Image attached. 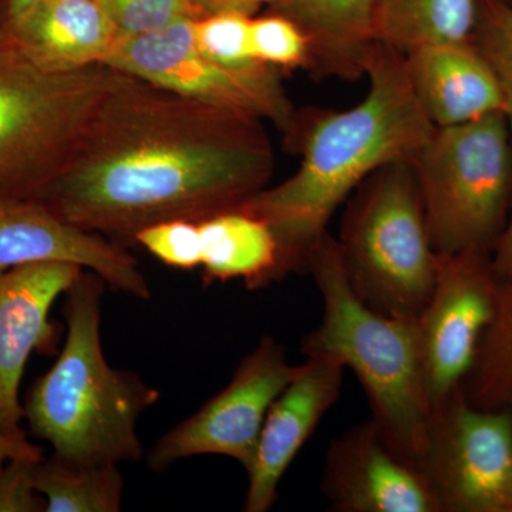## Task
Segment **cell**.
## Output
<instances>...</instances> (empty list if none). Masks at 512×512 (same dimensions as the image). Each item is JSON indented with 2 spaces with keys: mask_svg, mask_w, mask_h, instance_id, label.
<instances>
[{
  "mask_svg": "<svg viewBox=\"0 0 512 512\" xmlns=\"http://www.w3.org/2000/svg\"><path fill=\"white\" fill-rule=\"evenodd\" d=\"M343 207L333 237L353 292L376 311L417 318L433 289L437 254L410 158L370 174Z\"/></svg>",
  "mask_w": 512,
  "mask_h": 512,
  "instance_id": "cell-6",
  "label": "cell"
},
{
  "mask_svg": "<svg viewBox=\"0 0 512 512\" xmlns=\"http://www.w3.org/2000/svg\"><path fill=\"white\" fill-rule=\"evenodd\" d=\"M471 43L490 64L500 83L505 116L512 127V8L500 0H480Z\"/></svg>",
  "mask_w": 512,
  "mask_h": 512,
  "instance_id": "cell-23",
  "label": "cell"
},
{
  "mask_svg": "<svg viewBox=\"0 0 512 512\" xmlns=\"http://www.w3.org/2000/svg\"><path fill=\"white\" fill-rule=\"evenodd\" d=\"M369 89L348 110H303L293 143L298 170L239 207L261 218L278 245L276 282L306 272L330 220L370 174L410 158L434 127L407 77L404 56L379 45L366 74Z\"/></svg>",
  "mask_w": 512,
  "mask_h": 512,
  "instance_id": "cell-2",
  "label": "cell"
},
{
  "mask_svg": "<svg viewBox=\"0 0 512 512\" xmlns=\"http://www.w3.org/2000/svg\"><path fill=\"white\" fill-rule=\"evenodd\" d=\"M320 490L339 512H439L420 467L372 419L330 441Z\"/></svg>",
  "mask_w": 512,
  "mask_h": 512,
  "instance_id": "cell-13",
  "label": "cell"
},
{
  "mask_svg": "<svg viewBox=\"0 0 512 512\" xmlns=\"http://www.w3.org/2000/svg\"><path fill=\"white\" fill-rule=\"evenodd\" d=\"M376 9L377 0H275L264 12L288 19L302 33L311 79L355 83L379 49Z\"/></svg>",
  "mask_w": 512,
  "mask_h": 512,
  "instance_id": "cell-17",
  "label": "cell"
},
{
  "mask_svg": "<svg viewBox=\"0 0 512 512\" xmlns=\"http://www.w3.org/2000/svg\"><path fill=\"white\" fill-rule=\"evenodd\" d=\"M306 272L322 296L319 325L305 336V356H323L352 370L363 387L373 423L399 453L419 466L433 413L417 318L386 315L353 292L336 239L320 237Z\"/></svg>",
  "mask_w": 512,
  "mask_h": 512,
  "instance_id": "cell-4",
  "label": "cell"
},
{
  "mask_svg": "<svg viewBox=\"0 0 512 512\" xmlns=\"http://www.w3.org/2000/svg\"><path fill=\"white\" fill-rule=\"evenodd\" d=\"M194 20L121 37L107 64L191 99L258 117L272 124L292 148L302 111L286 92L282 70L268 64L234 69L218 63L195 45Z\"/></svg>",
  "mask_w": 512,
  "mask_h": 512,
  "instance_id": "cell-8",
  "label": "cell"
},
{
  "mask_svg": "<svg viewBox=\"0 0 512 512\" xmlns=\"http://www.w3.org/2000/svg\"><path fill=\"white\" fill-rule=\"evenodd\" d=\"M346 369L336 360L305 356L266 414L254 461L247 471L245 512L271 510L279 485L302 447L342 394Z\"/></svg>",
  "mask_w": 512,
  "mask_h": 512,
  "instance_id": "cell-15",
  "label": "cell"
},
{
  "mask_svg": "<svg viewBox=\"0 0 512 512\" xmlns=\"http://www.w3.org/2000/svg\"><path fill=\"white\" fill-rule=\"evenodd\" d=\"M36 0H9V19L15 18L20 13L25 12Z\"/></svg>",
  "mask_w": 512,
  "mask_h": 512,
  "instance_id": "cell-32",
  "label": "cell"
},
{
  "mask_svg": "<svg viewBox=\"0 0 512 512\" xmlns=\"http://www.w3.org/2000/svg\"><path fill=\"white\" fill-rule=\"evenodd\" d=\"M37 463L28 460H12L6 464L0 473V512L46 510L45 498L35 487Z\"/></svg>",
  "mask_w": 512,
  "mask_h": 512,
  "instance_id": "cell-28",
  "label": "cell"
},
{
  "mask_svg": "<svg viewBox=\"0 0 512 512\" xmlns=\"http://www.w3.org/2000/svg\"><path fill=\"white\" fill-rule=\"evenodd\" d=\"M500 2H503L504 5L510 6V8H512V0H500Z\"/></svg>",
  "mask_w": 512,
  "mask_h": 512,
  "instance_id": "cell-35",
  "label": "cell"
},
{
  "mask_svg": "<svg viewBox=\"0 0 512 512\" xmlns=\"http://www.w3.org/2000/svg\"><path fill=\"white\" fill-rule=\"evenodd\" d=\"M468 402L512 417V278L501 281L495 315L463 384Z\"/></svg>",
  "mask_w": 512,
  "mask_h": 512,
  "instance_id": "cell-22",
  "label": "cell"
},
{
  "mask_svg": "<svg viewBox=\"0 0 512 512\" xmlns=\"http://www.w3.org/2000/svg\"><path fill=\"white\" fill-rule=\"evenodd\" d=\"M507 512H512V485H511L510 495H508Z\"/></svg>",
  "mask_w": 512,
  "mask_h": 512,
  "instance_id": "cell-34",
  "label": "cell"
},
{
  "mask_svg": "<svg viewBox=\"0 0 512 512\" xmlns=\"http://www.w3.org/2000/svg\"><path fill=\"white\" fill-rule=\"evenodd\" d=\"M70 262H33L0 271V430L26 434L19 390L32 353L53 356L60 328L50 311L83 274Z\"/></svg>",
  "mask_w": 512,
  "mask_h": 512,
  "instance_id": "cell-12",
  "label": "cell"
},
{
  "mask_svg": "<svg viewBox=\"0 0 512 512\" xmlns=\"http://www.w3.org/2000/svg\"><path fill=\"white\" fill-rule=\"evenodd\" d=\"M296 370L284 346L274 336H262L220 393L156 441L146 456L148 468L163 473L187 458L222 456L248 471L266 414Z\"/></svg>",
  "mask_w": 512,
  "mask_h": 512,
  "instance_id": "cell-10",
  "label": "cell"
},
{
  "mask_svg": "<svg viewBox=\"0 0 512 512\" xmlns=\"http://www.w3.org/2000/svg\"><path fill=\"white\" fill-rule=\"evenodd\" d=\"M407 77L434 127L505 114L500 83L471 42L421 47L404 56Z\"/></svg>",
  "mask_w": 512,
  "mask_h": 512,
  "instance_id": "cell-18",
  "label": "cell"
},
{
  "mask_svg": "<svg viewBox=\"0 0 512 512\" xmlns=\"http://www.w3.org/2000/svg\"><path fill=\"white\" fill-rule=\"evenodd\" d=\"M127 77L109 64L55 72L0 39V201L42 200Z\"/></svg>",
  "mask_w": 512,
  "mask_h": 512,
  "instance_id": "cell-5",
  "label": "cell"
},
{
  "mask_svg": "<svg viewBox=\"0 0 512 512\" xmlns=\"http://www.w3.org/2000/svg\"><path fill=\"white\" fill-rule=\"evenodd\" d=\"M419 467L439 512H507L512 417L474 406L460 387L434 407Z\"/></svg>",
  "mask_w": 512,
  "mask_h": 512,
  "instance_id": "cell-9",
  "label": "cell"
},
{
  "mask_svg": "<svg viewBox=\"0 0 512 512\" xmlns=\"http://www.w3.org/2000/svg\"><path fill=\"white\" fill-rule=\"evenodd\" d=\"M106 282L84 269L64 293L66 340L56 362L26 394L30 433L70 463H140L138 421L161 393L131 370L110 366L101 345Z\"/></svg>",
  "mask_w": 512,
  "mask_h": 512,
  "instance_id": "cell-3",
  "label": "cell"
},
{
  "mask_svg": "<svg viewBox=\"0 0 512 512\" xmlns=\"http://www.w3.org/2000/svg\"><path fill=\"white\" fill-rule=\"evenodd\" d=\"M478 9L480 0H377V42L403 56L421 47L471 42Z\"/></svg>",
  "mask_w": 512,
  "mask_h": 512,
  "instance_id": "cell-20",
  "label": "cell"
},
{
  "mask_svg": "<svg viewBox=\"0 0 512 512\" xmlns=\"http://www.w3.org/2000/svg\"><path fill=\"white\" fill-rule=\"evenodd\" d=\"M265 124L128 76L40 201L121 245L160 222L207 220L271 185Z\"/></svg>",
  "mask_w": 512,
  "mask_h": 512,
  "instance_id": "cell-1",
  "label": "cell"
},
{
  "mask_svg": "<svg viewBox=\"0 0 512 512\" xmlns=\"http://www.w3.org/2000/svg\"><path fill=\"white\" fill-rule=\"evenodd\" d=\"M70 262L113 291L148 301L151 286L126 245L76 227L42 201H0V271L33 262Z\"/></svg>",
  "mask_w": 512,
  "mask_h": 512,
  "instance_id": "cell-14",
  "label": "cell"
},
{
  "mask_svg": "<svg viewBox=\"0 0 512 512\" xmlns=\"http://www.w3.org/2000/svg\"><path fill=\"white\" fill-rule=\"evenodd\" d=\"M251 20L249 16L227 13L207 16L192 23L195 45L204 55L234 69L264 64L256 62L251 52Z\"/></svg>",
  "mask_w": 512,
  "mask_h": 512,
  "instance_id": "cell-24",
  "label": "cell"
},
{
  "mask_svg": "<svg viewBox=\"0 0 512 512\" xmlns=\"http://www.w3.org/2000/svg\"><path fill=\"white\" fill-rule=\"evenodd\" d=\"M43 458L42 447L30 443L26 434L3 433L0 430V473L12 460L40 461Z\"/></svg>",
  "mask_w": 512,
  "mask_h": 512,
  "instance_id": "cell-30",
  "label": "cell"
},
{
  "mask_svg": "<svg viewBox=\"0 0 512 512\" xmlns=\"http://www.w3.org/2000/svg\"><path fill=\"white\" fill-rule=\"evenodd\" d=\"M500 288L490 252L437 255L433 289L417 316L424 379L433 409L466 382L494 318Z\"/></svg>",
  "mask_w": 512,
  "mask_h": 512,
  "instance_id": "cell-11",
  "label": "cell"
},
{
  "mask_svg": "<svg viewBox=\"0 0 512 512\" xmlns=\"http://www.w3.org/2000/svg\"><path fill=\"white\" fill-rule=\"evenodd\" d=\"M493 265L501 281L512 278V208L500 239L493 249Z\"/></svg>",
  "mask_w": 512,
  "mask_h": 512,
  "instance_id": "cell-31",
  "label": "cell"
},
{
  "mask_svg": "<svg viewBox=\"0 0 512 512\" xmlns=\"http://www.w3.org/2000/svg\"><path fill=\"white\" fill-rule=\"evenodd\" d=\"M205 284L241 279L251 291L276 282L278 245L271 228L244 210H229L198 222Z\"/></svg>",
  "mask_w": 512,
  "mask_h": 512,
  "instance_id": "cell-19",
  "label": "cell"
},
{
  "mask_svg": "<svg viewBox=\"0 0 512 512\" xmlns=\"http://www.w3.org/2000/svg\"><path fill=\"white\" fill-rule=\"evenodd\" d=\"M437 255L493 254L512 208V127L504 113L436 127L410 157Z\"/></svg>",
  "mask_w": 512,
  "mask_h": 512,
  "instance_id": "cell-7",
  "label": "cell"
},
{
  "mask_svg": "<svg viewBox=\"0 0 512 512\" xmlns=\"http://www.w3.org/2000/svg\"><path fill=\"white\" fill-rule=\"evenodd\" d=\"M120 37L141 35L185 19H200L187 0H100Z\"/></svg>",
  "mask_w": 512,
  "mask_h": 512,
  "instance_id": "cell-27",
  "label": "cell"
},
{
  "mask_svg": "<svg viewBox=\"0 0 512 512\" xmlns=\"http://www.w3.org/2000/svg\"><path fill=\"white\" fill-rule=\"evenodd\" d=\"M46 512H117L124 497L119 464H77L52 454L35 466Z\"/></svg>",
  "mask_w": 512,
  "mask_h": 512,
  "instance_id": "cell-21",
  "label": "cell"
},
{
  "mask_svg": "<svg viewBox=\"0 0 512 512\" xmlns=\"http://www.w3.org/2000/svg\"><path fill=\"white\" fill-rule=\"evenodd\" d=\"M2 39L45 69L73 72L107 64L121 37L100 0H36Z\"/></svg>",
  "mask_w": 512,
  "mask_h": 512,
  "instance_id": "cell-16",
  "label": "cell"
},
{
  "mask_svg": "<svg viewBox=\"0 0 512 512\" xmlns=\"http://www.w3.org/2000/svg\"><path fill=\"white\" fill-rule=\"evenodd\" d=\"M9 20V0H0V39L5 33Z\"/></svg>",
  "mask_w": 512,
  "mask_h": 512,
  "instance_id": "cell-33",
  "label": "cell"
},
{
  "mask_svg": "<svg viewBox=\"0 0 512 512\" xmlns=\"http://www.w3.org/2000/svg\"><path fill=\"white\" fill-rule=\"evenodd\" d=\"M134 244L150 252L170 268L192 271L201 268V235L198 222L165 221L138 232Z\"/></svg>",
  "mask_w": 512,
  "mask_h": 512,
  "instance_id": "cell-26",
  "label": "cell"
},
{
  "mask_svg": "<svg viewBox=\"0 0 512 512\" xmlns=\"http://www.w3.org/2000/svg\"><path fill=\"white\" fill-rule=\"evenodd\" d=\"M187 2L194 8L200 19L207 16L227 15V13L254 18L264 12L275 0H187Z\"/></svg>",
  "mask_w": 512,
  "mask_h": 512,
  "instance_id": "cell-29",
  "label": "cell"
},
{
  "mask_svg": "<svg viewBox=\"0 0 512 512\" xmlns=\"http://www.w3.org/2000/svg\"><path fill=\"white\" fill-rule=\"evenodd\" d=\"M252 56L256 62L279 70L302 69L308 63V47L298 28L282 16L262 12L251 20Z\"/></svg>",
  "mask_w": 512,
  "mask_h": 512,
  "instance_id": "cell-25",
  "label": "cell"
}]
</instances>
